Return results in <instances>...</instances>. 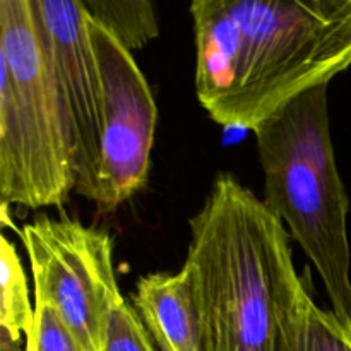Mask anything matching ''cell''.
<instances>
[{
	"mask_svg": "<svg viewBox=\"0 0 351 351\" xmlns=\"http://www.w3.org/2000/svg\"><path fill=\"white\" fill-rule=\"evenodd\" d=\"M67 108L34 29L29 0H0V199L60 208L77 189Z\"/></svg>",
	"mask_w": 351,
	"mask_h": 351,
	"instance_id": "obj_4",
	"label": "cell"
},
{
	"mask_svg": "<svg viewBox=\"0 0 351 351\" xmlns=\"http://www.w3.org/2000/svg\"><path fill=\"white\" fill-rule=\"evenodd\" d=\"M189 225L184 267L201 351H287L314 298L295 269L280 218L233 175L219 173Z\"/></svg>",
	"mask_w": 351,
	"mask_h": 351,
	"instance_id": "obj_2",
	"label": "cell"
},
{
	"mask_svg": "<svg viewBox=\"0 0 351 351\" xmlns=\"http://www.w3.org/2000/svg\"><path fill=\"white\" fill-rule=\"evenodd\" d=\"M38 40L67 108L77 149V189L99 199L103 141V86L82 2L29 0Z\"/></svg>",
	"mask_w": 351,
	"mask_h": 351,
	"instance_id": "obj_7",
	"label": "cell"
},
{
	"mask_svg": "<svg viewBox=\"0 0 351 351\" xmlns=\"http://www.w3.org/2000/svg\"><path fill=\"white\" fill-rule=\"evenodd\" d=\"M328 88L298 96L254 134L264 173V199L315 266L331 312L351 329L350 201L329 125Z\"/></svg>",
	"mask_w": 351,
	"mask_h": 351,
	"instance_id": "obj_3",
	"label": "cell"
},
{
	"mask_svg": "<svg viewBox=\"0 0 351 351\" xmlns=\"http://www.w3.org/2000/svg\"><path fill=\"white\" fill-rule=\"evenodd\" d=\"M19 237L33 274L34 305L53 308L82 351H103L112 312L123 302L112 237L48 216L24 225Z\"/></svg>",
	"mask_w": 351,
	"mask_h": 351,
	"instance_id": "obj_5",
	"label": "cell"
},
{
	"mask_svg": "<svg viewBox=\"0 0 351 351\" xmlns=\"http://www.w3.org/2000/svg\"><path fill=\"white\" fill-rule=\"evenodd\" d=\"M26 351H82L57 312L34 305V324L26 336Z\"/></svg>",
	"mask_w": 351,
	"mask_h": 351,
	"instance_id": "obj_13",
	"label": "cell"
},
{
	"mask_svg": "<svg viewBox=\"0 0 351 351\" xmlns=\"http://www.w3.org/2000/svg\"><path fill=\"white\" fill-rule=\"evenodd\" d=\"M89 17L108 29L129 51L144 47L158 36L153 3L141 0H84Z\"/></svg>",
	"mask_w": 351,
	"mask_h": 351,
	"instance_id": "obj_10",
	"label": "cell"
},
{
	"mask_svg": "<svg viewBox=\"0 0 351 351\" xmlns=\"http://www.w3.org/2000/svg\"><path fill=\"white\" fill-rule=\"evenodd\" d=\"M287 351H351V329L312 300Z\"/></svg>",
	"mask_w": 351,
	"mask_h": 351,
	"instance_id": "obj_11",
	"label": "cell"
},
{
	"mask_svg": "<svg viewBox=\"0 0 351 351\" xmlns=\"http://www.w3.org/2000/svg\"><path fill=\"white\" fill-rule=\"evenodd\" d=\"M89 34L103 86L101 167L96 206L101 213H112L146 187L158 108L130 51L91 17Z\"/></svg>",
	"mask_w": 351,
	"mask_h": 351,
	"instance_id": "obj_6",
	"label": "cell"
},
{
	"mask_svg": "<svg viewBox=\"0 0 351 351\" xmlns=\"http://www.w3.org/2000/svg\"><path fill=\"white\" fill-rule=\"evenodd\" d=\"M132 298L158 351H201L197 304L185 267L175 274H146L137 281Z\"/></svg>",
	"mask_w": 351,
	"mask_h": 351,
	"instance_id": "obj_8",
	"label": "cell"
},
{
	"mask_svg": "<svg viewBox=\"0 0 351 351\" xmlns=\"http://www.w3.org/2000/svg\"><path fill=\"white\" fill-rule=\"evenodd\" d=\"M34 324V305H31L26 274L14 243L0 239V328L16 341H23Z\"/></svg>",
	"mask_w": 351,
	"mask_h": 351,
	"instance_id": "obj_9",
	"label": "cell"
},
{
	"mask_svg": "<svg viewBox=\"0 0 351 351\" xmlns=\"http://www.w3.org/2000/svg\"><path fill=\"white\" fill-rule=\"evenodd\" d=\"M21 343L23 341H16L5 329L0 328V351H26V346Z\"/></svg>",
	"mask_w": 351,
	"mask_h": 351,
	"instance_id": "obj_14",
	"label": "cell"
},
{
	"mask_svg": "<svg viewBox=\"0 0 351 351\" xmlns=\"http://www.w3.org/2000/svg\"><path fill=\"white\" fill-rule=\"evenodd\" d=\"M103 351H156L143 321L125 300L112 312Z\"/></svg>",
	"mask_w": 351,
	"mask_h": 351,
	"instance_id": "obj_12",
	"label": "cell"
},
{
	"mask_svg": "<svg viewBox=\"0 0 351 351\" xmlns=\"http://www.w3.org/2000/svg\"><path fill=\"white\" fill-rule=\"evenodd\" d=\"M195 93L228 129L256 130L351 67V0H195Z\"/></svg>",
	"mask_w": 351,
	"mask_h": 351,
	"instance_id": "obj_1",
	"label": "cell"
}]
</instances>
